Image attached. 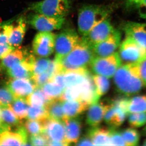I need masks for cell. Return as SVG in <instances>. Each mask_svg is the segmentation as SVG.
<instances>
[{"mask_svg": "<svg viewBox=\"0 0 146 146\" xmlns=\"http://www.w3.org/2000/svg\"><path fill=\"white\" fill-rule=\"evenodd\" d=\"M140 63H126L118 68L114 82L118 92L125 96L138 94L144 87L140 74Z\"/></svg>", "mask_w": 146, "mask_h": 146, "instance_id": "6da1fadb", "label": "cell"}, {"mask_svg": "<svg viewBox=\"0 0 146 146\" xmlns=\"http://www.w3.org/2000/svg\"><path fill=\"white\" fill-rule=\"evenodd\" d=\"M95 56L91 48L80 39L78 44L68 55L59 60L62 71H78L87 68Z\"/></svg>", "mask_w": 146, "mask_h": 146, "instance_id": "7a4b0ae2", "label": "cell"}, {"mask_svg": "<svg viewBox=\"0 0 146 146\" xmlns=\"http://www.w3.org/2000/svg\"><path fill=\"white\" fill-rule=\"evenodd\" d=\"M110 9L104 6L88 5L79 10L78 27L79 33L86 35L94 27L108 18Z\"/></svg>", "mask_w": 146, "mask_h": 146, "instance_id": "3957f363", "label": "cell"}, {"mask_svg": "<svg viewBox=\"0 0 146 146\" xmlns=\"http://www.w3.org/2000/svg\"><path fill=\"white\" fill-rule=\"evenodd\" d=\"M70 8V0H42L33 3L29 9L49 17L65 18Z\"/></svg>", "mask_w": 146, "mask_h": 146, "instance_id": "277c9868", "label": "cell"}, {"mask_svg": "<svg viewBox=\"0 0 146 146\" xmlns=\"http://www.w3.org/2000/svg\"><path fill=\"white\" fill-rule=\"evenodd\" d=\"M122 65V61L118 52L106 57H95L90 66L91 71L96 74L108 78L114 76L118 68Z\"/></svg>", "mask_w": 146, "mask_h": 146, "instance_id": "5b68a950", "label": "cell"}, {"mask_svg": "<svg viewBox=\"0 0 146 146\" xmlns=\"http://www.w3.org/2000/svg\"><path fill=\"white\" fill-rule=\"evenodd\" d=\"M119 49L120 58L125 63H140L146 60V49L130 37L126 36Z\"/></svg>", "mask_w": 146, "mask_h": 146, "instance_id": "8992f818", "label": "cell"}, {"mask_svg": "<svg viewBox=\"0 0 146 146\" xmlns=\"http://www.w3.org/2000/svg\"><path fill=\"white\" fill-rule=\"evenodd\" d=\"M77 33L71 29H65L56 35L54 59L59 60L68 55L80 40Z\"/></svg>", "mask_w": 146, "mask_h": 146, "instance_id": "52a82bcc", "label": "cell"}, {"mask_svg": "<svg viewBox=\"0 0 146 146\" xmlns=\"http://www.w3.org/2000/svg\"><path fill=\"white\" fill-rule=\"evenodd\" d=\"M13 127L4 123L0 127V146L29 145L25 127L20 125Z\"/></svg>", "mask_w": 146, "mask_h": 146, "instance_id": "ba28073f", "label": "cell"}, {"mask_svg": "<svg viewBox=\"0 0 146 146\" xmlns=\"http://www.w3.org/2000/svg\"><path fill=\"white\" fill-rule=\"evenodd\" d=\"M109 102L104 119L110 127L117 128L123 123L127 117L126 98H119Z\"/></svg>", "mask_w": 146, "mask_h": 146, "instance_id": "9c48e42d", "label": "cell"}, {"mask_svg": "<svg viewBox=\"0 0 146 146\" xmlns=\"http://www.w3.org/2000/svg\"><path fill=\"white\" fill-rule=\"evenodd\" d=\"M65 18L49 17L36 13L28 16L27 22L39 32H50L61 29Z\"/></svg>", "mask_w": 146, "mask_h": 146, "instance_id": "30bf717a", "label": "cell"}, {"mask_svg": "<svg viewBox=\"0 0 146 146\" xmlns=\"http://www.w3.org/2000/svg\"><path fill=\"white\" fill-rule=\"evenodd\" d=\"M56 35L52 32H39L33 42V50L36 55L47 57L54 51Z\"/></svg>", "mask_w": 146, "mask_h": 146, "instance_id": "8fae6325", "label": "cell"}, {"mask_svg": "<svg viewBox=\"0 0 146 146\" xmlns=\"http://www.w3.org/2000/svg\"><path fill=\"white\" fill-rule=\"evenodd\" d=\"M108 18L94 27L81 40L91 49L94 46L107 38L115 31Z\"/></svg>", "mask_w": 146, "mask_h": 146, "instance_id": "7c38bea8", "label": "cell"}, {"mask_svg": "<svg viewBox=\"0 0 146 146\" xmlns=\"http://www.w3.org/2000/svg\"><path fill=\"white\" fill-rule=\"evenodd\" d=\"M120 44V33L115 30L107 38L95 45L91 50L95 57H106L117 52Z\"/></svg>", "mask_w": 146, "mask_h": 146, "instance_id": "4fadbf2b", "label": "cell"}, {"mask_svg": "<svg viewBox=\"0 0 146 146\" xmlns=\"http://www.w3.org/2000/svg\"><path fill=\"white\" fill-rule=\"evenodd\" d=\"M6 87L15 98L25 99L36 88L31 78H11L7 83Z\"/></svg>", "mask_w": 146, "mask_h": 146, "instance_id": "5bb4252c", "label": "cell"}, {"mask_svg": "<svg viewBox=\"0 0 146 146\" xmlns=\"http://www.w3.org/2000/svg\"><path fill=\"white\" fill-rule=\"evenodd\" d=\"M44 123L43 133L48 141L63 142L68 145L65 140V126L63 121L48 118L44 120Z\"/></svg>", "mask_w": 146, "mask_h": 146, "instance_id": "9a60e30c", "label": "cell"}, {"mask_svg": "<svg viewBox=\"0 0 146 146\" xmlns=\"http://www.w3.org/2000/svg\"><path fill=\"white\" fill-rule=\"evenodd\" d=\"M35 57L29 54L24 60L16 63L7 70V75L11 78H31L33 64Z\"/></svg>", "mask_w": 146, "mask_h": 146, "instance_id": "2e32d148", "label": "cell"}, {"mask_svg": "<svg viewBox=\"0 0 146 146\" xmlns=\"http://www.w3.org/2000/svg\"><path fill=\"white\" fill-rule=\"evenodd\" d=\"M98 102L89 106L86 113V123L91 127L98 126L102 122L109 106V101Z\"/></svg>", "mask_w": 146, "mask_h": 146, "instance_id": "e0dca14e", "label": "cell"}, {"mask_svg": "<svg viewBox=\"0 0 146 146\" xmlns=\"http://www.w3.org/2000/svg\"><path fill=\"white\" fill-rule=\"evenodd\" d=\"M65 129V140L68 145L76 144L79 139L82 130V119L80 116L65 119L63 121Z\"/></svg>", "mask_w": 146, "mask_h": 146, "instance_id": "ac0fdd59", "label": "cell"}, {"mask_svg": "<svg viewBox=\"0 0 146 146\" xmlns=\"http://www.w3.org/2000/svg\"><path fill=\"white\" fill-rule=\"evenodd\" d=\"M126 36L130 37L146 49V23L128 22L124 27Z\"/></svg>", "mask_w": 146, "mask_h": 146, "instance_id": "d6986e66", "label": "cell"}, {"mask_svg": "<svg viewBox=\"0 0 146 146\" xmlns=\"http://www.w3.org/2000/svg\"><path fill=\"white\" fill-rule=\"evenodd\" d=\"M87 135L94 145L111 146L110 128L105 127H92L88 130Z\"/></svg>", "mask_w": 146, "mask_h": 146, "instance_id": "ffe728a7", "label": "cell"}, {"mask_svg": "<svg viewBox=\"0 0 146 146\" xmlns=\"http://www.w3.org/2000/svg\"><path fill=\"white\" fill-rule=\"evenodd\" d=\"M89 106L86 103L79 100L63 102V109L65 119L80 116L88 109Z\"/></svg>", "mask_w": 146, "mask_h": 146, "instance_id": "44dd1931", "label": "cell"}, {"mask_svg": "<svg viewBox=\"0 0 146 146\" xmlns=\"http://www.w3.org/2000/svg\"><path fill=\"white\" fill-rule=\"evenodd\" d=\"M26 20L23 18H18L12 23V29L9 39V44L17 47L21 44L26 31Z\"/></svg>", "mask_w": 146, "mask_h": 146, "instance_id": "7402d4cb", "label": "cell"}, {"mask_svg": "<svg viewBox=\"0 0 146 146\" xmlns=\"http://www.w3.org/2000/svg\"><path fill=\"white\" fill-rule=\"evenodd\" d=\"M30 53L26 48H15L5 58L2 59L1 66L7 71L13 65L24 60L29 54Z\"/></svg>", "mask_w": 146, "mask_h": 146, "instance_id": "603a6c76", "label": "cell"}, {"mask_svg": "<svg viewBox=\"0 0 146 146\" xmlns=\"http://www.w3.org/2000/svg\"><path fill=\"white\" fill-rule=\"evenodd\" d=\"M90 72L87 68L78 71H68L64 74L65 87H72L81 84Z\"/></svg>", "mask_w": 146, "mask_h": 146, "instance_id": "cb8c5ba5", "label": "cell"}, {"mask_svg": "<svg viewBox=\"0 0 146 146\" xmlns=\"http://www.w3.org/2000/svg\"><path fill=\"white\" fill-rule=\"evenodd\" d=\"M126 110L128 114L146 112V95H138L127 98Z\"/></svg>", "mask_w": 146, "mask_h": 146, "instance_id": "d4e9b609", "label": "cell"}, {"mask_svg": "<svg viewBox=\"0 0 146 146\" xmlns=\"http://www.w3.org/2000/svg\"><path fill=\"white\" fill-rule=\"evenodd\" d=\"M46 108L48 118L63 121L65 119L63 109V101L59 98L51 100L47 104Z\"/></svg>", "mask_w": 146, "mask_h": 146, "instance_id": "484cf974", "label": "cell"}, {"mask_svg": "<svg viewBox=\"0 0 146 146\" xmlns=\"http://www.w3.org/2000/svg\"><path fill=\"white\" fill-rule=\"evenodd\" d=\"M29 105L36 107H44L51 100L41 87H36L26 98Z\"/></svg>", "mask_w": 146, "mask_h": 146, "instance_id": "4316f807", "label": "cell"}, {"mask_svg": "<svg viewBox=\"0 0 146 146\" xmlns=\"http://www.w3.org/2000/svg\"><path fill=\"white\" fill-rule=\"evenodd\" d=\"M26 99L15 98L10 105V107L20 120L26 119L29 107Z\"/></svg>", "mask_w": 146, "mask_h": 146, "instance_id": "83f0119b", "label": "cell"}, {"mask_svg": "<svg viewBox=\"0 0 146 146\" xmlns=\"http://www.w3.org/2000/svg\"><path fill=\"white\" fill-rule=\"evenodd\" d=\"M126 146H136L139 145L141 135L136 128L129 127L121 131Z\"/></svg>", "mask_w": 146, "mask_h": 146, "instance_id": "f1b7e54d", "label": "cell"}, {"mask_svg": "<svg viewBox=\"0 0 146 146\" xmlns=\"http://www.w3.org/2000/svg\"><path fill=\"white\" fill-rule=\"evenodd\" d=\"M0 107L3 123L11 127L17 126L21 125V120L18 119L10 106Z\"/></svg>", "mask_w": 146, "mask_h": 146, "instance_id": "f546056e", "label": "cell"}, {"mask_svg": "<svg viewBox=\"0 0 146 146\" xmlns=\"http://www.w3.org/2000/svg\"><path fill=\"white\" fill-rule=\"evenodd\" d=\"M93 78L98 95L101 97L107 94L110 89V83L109 78L98 74L93 75Z\"/></svg>", "mask_w": 146, "mask_h": 146, "instance_id": "4dcf8cb0", "label": "cell"}, {"mask_svg": "<svg viewBox=\"0 0 146 146\" xmlns=\"http://www.w3.org/2000/svg\"><path fill=\"white\" fill-rule=\"evenodd\" d=\"M50 100L59 98L64 90L54 82L49 81L41 87Z\"/></svg>", "mask_w": 146, "mask_h": 146, "instance_id": "1f68e13d", "label": "cell"}, {"mask_svg": "<svg viewBox=\"0 0 146 146\" xmlns=\"http://www.w3.org/2000/svg\"><path fill=\"white\" fill-rule=\"evenodd\" d=\"M48 118L46 106L36 107L29 106L27 119L29 120L42 121Z\"/></svg>", "mask_w": 146, "mask_h": 146, "instance_id": "d6a6232c", "label": "cell"}, {"mask_svg": "<svg viewBox=\"0 0 146 146\" xmlns=\"http://www.w3.org/2000/svg\"><path fill=\"white\" fill-rule=\"evenodd\" d=\"M25 127L31 136L42 134L44 130V120L28 119L25 123Z\"/></svg>", "mask_w": 146, "mask_h": 146, "instance_id": "836d02e7", "label": "cell"}, {"mask_svg": "<svg viewBox=\"0 0 146 146\" xmlns=\"http://www.w3.org/2000/svg\"><path fill=\"white\" fill-rule=\"evenodd\" d=\"M127 117L130 127L136 129L146 125V112L129 113Z\"/></svg>", "mask_w": 146, "mask_h": 146, "instance_id": "e575fe53", "label": "cell"}, {"mask_svg": "<svg viewBox=\"0 0 146 146\" xmlns=\"http://www.w3.org/2000/svg\"><path fill=\"white\" fill-rule=\"evenodd\" d=\"M51 60L50 59L44 57H35L33 64L32 77L40 74L46 70Z\"/></svg>", "mask_w": 146, "mask_h": 146, "instance_id": "d590c367", "label": "cell"}, {"mask_svg": "<svg viewBox=\"0 0 146 146\" xmlns=\"http://www.w3.org/2000/svg\"><path fill=\"white\" fill-rule=\"evenodd\" d=\"M12 29V23L11 22L0 24V45L9 44Z\"/></svg>", "mask_w": 146, "mask_h": 146, "instance_id": "8d00e7d4", "label": "cell"}, {"mask_svg": "<svg viewBox=\"0 0 146 146\" xmlns=\"http://www.w3.org/2000/svg\"><path fill=\"white\" fill-rule=\"evenodd\" d=\"M15 98L7 88H0V107L8 106Z\"/></svg>", "mask_w": 146, "mask_h": 146, "instance_id": "74e56055", "label": "cell"}, {"mask_svg": "<svg viewBox=\"0 0 146 146\" xmlns=\"http://www.w3.org/2000/svg\"><path fill=\"white\" fill-rule=\"evenodd\" d=\"M110 128L111 146H126L121 131L116 130V128Z\"/></svg>", "mask_w": 146, "mask_h": 146, "instance_id": "f35d334b", "label": "cell"}, {"mask_svg": "<svg viewBox=\"0 0 146 146\" xmlns=\"http://www.w3.org/2000/svg\"><path fill=\"white\" fill-rule=\"evenodd\" d=\"M51 78L49 73L46 70L44 72L38 75L33 76L31 79L36 87H41L49 81Z\"/></svg>", "mask_w": 146, "mask_h": 146, "instance_id": "ab89813d", "label": "cell"}, {"mask_svg": "<svg viewBox=\"0 0 146 146\" xmlns=\"http://www.w3.org/2000/svg\"><path fill=\"white\" fill-rule=\"evenodd\" d=\"M48 139L44 133L39 135L31 136L29 138V143L30 145H48Z\"/></svg>", "mask_w": 146, "mask_h": 146, "instance_id": "60d3db41", "label": "cell"}, {"mask_svg": "<svg viewBox=\"0 0 146 146\" xmlns=\"http://www.w3.org/2000/svg\"><path fill=\"white\" fill-rule=\"evenodd\" d=\"M64 74L65 73L62 72L57 73L52 77L49 81L54 82L64 90L65 87L64 81Z\"/></svg>", "mask_w": 146, "mask_h": 146, "instance_id": "b9f144b4", "label": "cell"}, {"mask_svg": "<svg viewBox=\"0 0 146 146\" xmlns=\"http://www.w3.org/2000/svg\"><path fill=\"white\" fill-rule=\"evenodd\" d=\"M16 48L9 44L0 45V59H3Z\"/></svg>", "mask_w": 146, "mask_h": 146, "instance_id": "7bdbcfd3", "label": "cell"}, {"mask_svg": "<svg viewBox=\"0 0 146 146\" xmlns=\"http://www.w3.org/2000/svg\"><path fill=\"white\" fill-rule=\"evenodd\" d=\"M75 145L77 146H93L94 144L89 136L86 134L79 139Z\"/></svg>", "mask_w": 146, "mask_h": 146, "instance_id": "ee69618b", "label": "cell"}, {"mask_svg": "<svg viewBox=\"0 0 146 146\" xmlns=\"http://www.w3.org/2000/svg\"><path fill=\"white\" fill-rule=\"evenodd\" d=\"M140 74L143 82L144 86L146 87V60L140 63Z\"/></svg>", "mask_w": 146, "mask_h": 146, "instance_id": "f6af8a7d", "label": "cell"}, {"mask_svg": "<svg viewBox=\"0 0 146 146\" xmlns=\"http://www.w3.org/2000/svg\"><path fill=\"white\" fill-rule=\"evenodd\" d=\"M136 5L144 9V13H143L142 16L144 18H146V0H138Z\"/></svg>", "mask_w": 146, "mask_h": 146, "instance_id": "bcb514c9", "label": "cell"}, {"mask_svg": "<svg viewBox=\"0 0 146 146\" xmlns=\"http://www.w3.org/2000/svg\"><path fill=\"white\" fill-rule=\"evenodd\" d=\"M3 124V122L2 118L1 111V108L0 107V127H1Z\"/></svg>", "mask_w": 146, "mask_h": 146, "instance_id": "7dc6e473", "label": "cell"}, {"mask_svg": "<svg viewBox=\"0 0 146 146\" xmlns=\"http://www.w3.org/2000/svg\"><path fill=\"white\" fill-rule=\"evenodd\" d=\"M142 133L144 136H146V125L142 130Z\"/></svg>", "mask_w": 146, "mask_h": 146, "instance_id": "c3c4849f", "label": "cell"}, {"mask_svg": "<svg viewBox=\"0 0 146 146\" xmlns=\"http://www.w3.org/2000/svg\"><path fill=\"white\" fill-rule=\"evenodd\" d=\"M131 2L134 3L136 4H137V3H138V0H129Z\"/></svg>", "mask_w": 146, "mask_h": 146, "instance_id": "681fc988", "label": "cell"}, {"mask_svg": "<svg viewBox=\"0 0 146 146\" xmlns=\"http://www.w3.org/2000/svg\"><path fill=\"white\" fill-rule=\"evenodd\" d=\"M143 146H146V139L144 141L143 143Z\"/></svg>", "mask_w": 146, "mask_h": 146, "instance_id": "f907efd6", "label": "cell"}, {"mask_svg": "<svg viewBox=\"0 0 146 146\" xmlns=\"http://www.w3.org/2000/svg\"><path fill=\"white\" fill-rule=\"evenodd\" d=\"M0 70H1V68H0Z\"/></svg>", "mask_w": 146, "mask_h": 146, "instance_id": "816d5d0a", "label": "cell"}]
</instances>
